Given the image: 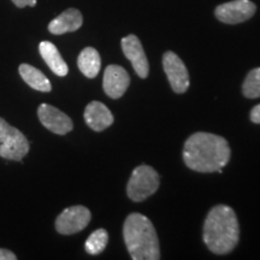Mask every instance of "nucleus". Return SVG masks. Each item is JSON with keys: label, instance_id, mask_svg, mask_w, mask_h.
<instances>
[{"label": "nucleus", "instance_id": "nucleus-2", "mask_svg": "<svg viewBox=\"0 0 260 260\" xmlns=\"http://www.w3.org/2000/svg\"><path fill=\"white\" fill-rule=\"evenodd\" d=\"M240 226L232 207L217 205L211 209L204 223V242L214 254H228L237 246Z\"/></svg>", "mask_w": 260, "mask_h": 260}, {"label": "nucleus", "instance_id": "nucleus-16", "mask_svg": "<svg viewBox=\"0 0 260 260\" xmlns=\"http://www.w3.org/2000/svg\"><path fill=\"white\" fill-rule=\"evenodd\" d=\"M77 65L79 69L84 76L88 79H94L98 76L102 67V59L100 54L95 48L86 47L81 51L79 58H77Z\"/></svg>", "mask_w": 260, "mask_h": 260}, {"label": "nucleus", "instance_id": "nucleus-20", "mask_svg": "<svg viewBox=\"0 0 260 260\" xmlns=\"http://www.w3.org/2000/svg\"><path fill=\"white\" fill-rule=\"evenodd\" d=\"M12 3L19 9L25 8V6H31L32 8V6L37 5V0H12Z\"/></svg>", "mask_w": 260, "mask_h": 260}, {"label": "nucleus", "instance_id": "nucleus-17", "mask_svg": "<svg viewBox=\"0 0 260 260\" xmlns=\"http://www.w3.org/2000/svg\"><path fill=\"white\" fill-rule=\"evenodd\" d=\"M109 242V234L105 229H98L90 234L86 241V251L90 255L100 254L106 248Z\"/></svg>", "mask_w": 260, "mask_h": 260}, {"label": "nucleus", "instance_id": "nucleus-11", "mask_svg": "<svg viewBox=\"0 0 260 260\" xmlns=\"http://www.w3.org/2000/svg\"><path fill=\"white\" fill-rule=\"evenodd\" d=\"M130 84V77L121 65L111 64L105 69L103 88L111 99H119L126 92Z\"/></svg>", "mask_w": 260, "mask_h": 260}, {"label": "nucleus", "instance_id": "nucleus-21", "mask_svg": "<svg viewBox=\"0 0 260 260\" xmlns=\"http://www.w3.org/2000/svg\"><path fill=\"white\" fill-rule=\"evenodd\" d=\"M251 121L256 124H260V104L254 106L251 111Z\"/></svg>", "mask_w": 260, "mask_h": 260}, {"label": "nucleus", "instance_id": "nucleus-4", "mask_svg": "<svg viewBox=\"0 0 260 260\" xmlns=\"http://www.w3.org/2000/svg\"><path fill=\"white\" fill-rule=\"evenodd\" d=\"M159 188V175L148 165H140L133 171L126 186V194L135 203H140L154 194Z\"/></svg>", "mask_w": 260, "mask_h": 260}, {"label": "nucleus", "instance_id": "nucleus-14", "mask_svg": "<svg viewBox=\"0 0 260 260\" xmlns=\"http://www.w3.org/2000/svg\"><path fill=\"white\" fill-rule=\"evenodd\" d=\"M39 51H40L42 59L52 70V73L60 77L67 76L68 73H69V68H68V64L65 63L63 57L60 56L56 45L50 41H42L39 45Z\"/></svg>", "mask_w": 260, "mask_h": 260}, {"label": "nucleus", "instance_id": "nucleus-19", "mask_svg": "<svg viewBox=\"0 0 260 260\" xmlns=\"http://www.w3.org/2000/svg\"><path fill=\"white\" fill-rule=\"evenodd\" d=\"M17 256L15 255L14 252L9 251V249L0 248V260H16Z\"/></svg>", "mask_w": 260, "mask_h": 260}, {"label": "nucleus", "instance_id": "nucleus-3", "mask_svg": "<svg viewBox=\"0 0 260 260\" xmlns=\"http://www.w3.org/2000/svg\"><path fill=\"white\" fill-rule=\"evenodd\" d=\"M123 236L132 259H160L157 233L151 220L144 214L132 213L126 217L123 226Z\"/></svg>", "mask_w": 260, "mask_h": 260}, {"label": "nucleus", "instance_id": "nucleus-8", "mask_svg": "<svg viewBox=\"0 0 260 260\" xmlns=\"http://www.w3.org/2000/svg\"><path fill=\"white\" fill-rule=\"evenodd\" d=\"M162 68L167 74L171 88L176 93H186L189 88V74L180 57L168 51L162 56Z\"/></svg>", "mask_w": 260, "mask_h": 260}, {"label": "nucleus", "instance_id": "nucleus-6", "mask_svg": "<svg viewBox=\"0 0 260 260\" xmlns=\"http://www.w3.org/2000/svg\"><path fill=\"white\" fill-rule=\"evenodd\" d=\"M255 11L256 6L251 0H233L217 6L214 15L225 24H239L252 18Z\"/></svg>", "mask_w": 260, "mask_h": 260}, {"label": "nucleus", "instance_id": "nucleus-1", "mask_svg": "<svg viewBox=\"0 0 260 260\" xmlns=\"http://www.w3.org/2000/svg\"><path fill=\"white\" fill-rule=\"evenodd\" d=\"M232 151L222 136L211 133H195L184 144L183 160L191 170L214 172L229 162Z\"/></svg>", "mask_w": 260, "mask_h": 260}, {"label": "nucleus", "instance_id": "nucleus-9", "mask_svg": "<svg viewBox=\"0 0 260 260\" xmlns=\"http://www.w3.org/2000/svg\"><path fill=\"white\" fill-rule=\"evenodd\" d=\"M38 116L42 125L54 134L65 135L74 128L73 121L69 116L48 104H41L39 106Z\"/></svg>", "mask_w": 260, "mask_h": 260}, {"label": "nucleus", "instance_id": "nucleus-10", "mask_svg": "<svg viewBox=\"0 0 260 260\" xmlns=\"http://www.w3.org/2000/svg\"><path fill=\"white\" fill-rule=\"evenodd\" d=\"M121 45L123 53L132 61L133 68H134L138 76L141 77V79H146L149 74V65L144 47H142V44L139 40V38L133 34L128 35V37L122 39Z\"/></svg>", "mask_w": 260, "mask_h": 260}, {"label": "nucleus", "instance_id": "nucleus-7", "mask_svg": "<svg viewBox=\"0 0 260 260\" xmlns=\"http://www.w3.org/2000/svg\"><path fill=\"white\" fill-rule=\"evenodd\" d=\"M90 218L92 214L87 207L81 205L68 207L57 217L56 229L61 235H73L88 225Z\"/></svg>", "mask_w": 260, "mask_h": 260}, {"label": "nucleus", "instance_id": "nucleus-5", "mask_svg": "<svg viewBox=\"0 0 260 260\" xmlns=\"http://www.w3.org/2000/svg\"><path fill=\"white\" fill-rule=\"evenodd\" d=\"M29 152V141L17 128L0 117V157L19 161Z\"/></svg>", "mask_w": 260, "mask_h": 260}, {"label": "nucleus", "instance_id": "nucleus-13", "mask_svg": "<svg viewBox=\"0 0 260 260\" xmlns=\"http://www.w3.org/2000/svg\"><path fill=\"white\" fill-rule=\"evenodd\" d=\"M83 23L82 14L77 9H68L59 16L52 19L48 24V31L54 35L67 34L79 30Z\"/></svg>", "mask_w": 260, "mask_h": 260}, {"label": "nucleus", "instance_id": "nucleus-12", "mask_svg": "<svg viewBox=\"0 0 260 260\" xmlns=\"http://www.w3.org/2000/svg\"><path fill=\"white\" fill-rule=\"evenodd\" d=\"M84 121L94 132H103L113 123V115L109 107L100 102H92L84 110Z\"/></svg>", "mask_w": 260, "mask_h": 260}, {"label": "nucleus", "instance_id": "nucleus-18", "mask_svg": "<svg viewBox=\"0 0 260 260\" xmlns=\"http://www.w3.org/2000/svg\"><path fill=\"white\" fill-rule=\"evenodd\" d=\"M242 92L243 95L248 99H255L260 96V68L249 71L243 82Z\"/></svg>", "mask_w": 260, "mask_h": 260}, {"label": "nucleus", "instance_id": "nucleus-15", "mask_svg": "<svg viewBox=\"0 0 260 260\" xmlns=\"http://www.w3.org/2000/svg\"><path fill=\"white\" fill-rule=\"evenodd\" d=\"M18 71L24 82L32 89L39 90V92H51L52 86L50 80L37 68L29 64H21Z\"/></svg>", "mask_w": 260, "mask_h": 260}]
</instances>
